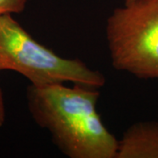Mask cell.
I'll return each mask as SVG.
<instances>
[{
    "label": "cell",
    "instance_id": "6da1fadb",
    "mask_svg": "<svg viewBox=\"0 0 158 158\" xmlns=\"http://www.w3.org/2000/svg\"><path fill=\"white\" fill-rule=\"evenodd\" d=\"M95 88L63 84L27 90V106L35 123L46 129L53 143L69 158H116L117 140L97 111Z\"/></svg>",
    "mask_w": 158,
    "mask_h": 158
},
{
    "label": "cell",
    "instance_id": "3957f363",
    "mask_svg": "<svg viewBox=\"0 0 158 158\" xmlns=\"http://www.w3.org/2000/svg\"><path fill=\"white\" fill-rule=\"evenodd\" d=\"M106 36L116 70L158 79V0H136L114 8Z\"/></svg>",
    "mask_w": 158,
    "mask_h": 158
},
{
    "label": "cell",
    "instance_id": "7a4b0ae2",
    "mask_svg": "<svg viewBox=\"0 0 158 158\" xmlns=\"http://www.w3.org/2000/svg\"><path fill=\"white\" fill-rule=\"evenodd\" d=\"M21 74L35 86L69 82L98 89L106 77L78 59H69L40 44L12 14L0 15V71Z\"/></svg>",
    "mask_w": 158,
    "mask_h": 158
},
{
    "label": "cell",
    "instance_id": "8992f818",
    "mask_svg": "<svg viewBox=\"0 0 158 158\" xmlns=\"http://www.w3.org/2000/svg\"><path fill=\"white\" fill-rule=\"evenodd\" d=\"M5 120H6V107H5L3 91L0 87V127L4 125Z\"/></svg>",
    "mask_w": 158,
    "mask_h": 158
},
{
    "label": "cell",
    "instance_id": "52a82bcc",
    "mask_svg": "<svg viewBox=\"0 0 158 158\" xmlns=\"http://www.w3.org/2000/svg\"><path fill=\"white\" fill-rule=\"evenodd\" d=\"M136 0H125V4L127 5V4H131V3H133V2H135Z\"/></svg>",
    "mask_w": 158,
    "mask_h": 158
},
{
    "label": "cell",
    "instance_id": "277c9868",
    "mask_svg": "<svg viewBox=\"0 0 158 158\" xmlns=\"http://www.w3.org/2000/svg\"><path fill=\"white\" fill-rule=\"evenodd\" d=\"M116 158H158V120L130 126L118 140Z\"/></svg>",
    "mask_w": 158,
    "mask_h": 158
},
{
    "label": "cell",
    "instance_id": "5b68a950",
    "mask_svg": "<svg viewBox=\"0 0 158 158\" xmlns=\"http://www.w3.org/2000/svg\"><path fill=\"white\" fill-rule=\"evenodd\" d=\"M27 0H0V15L22 12Z\"/></svg>",
    "mask_w": 158,
    "mask_h": 158
}]
</instances>
